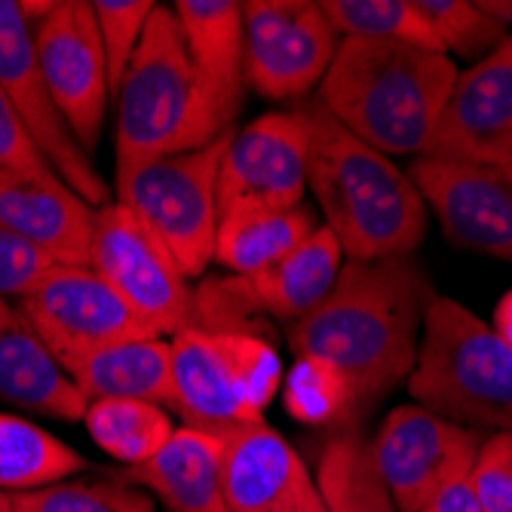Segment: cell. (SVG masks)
<instances>
[{
	"mask_svg": "<svg viewBox=\"0 0 512 512\" xmlns=\"http://www.w3.org/2000/svg\"><path fill=\"white\" fill-rule=\"evenodd\" d=\"M433 298L424 267L411 255L344 261L329 295L289 325L286 341L298 356L335 362L362 414L411 378Z\"/></svg>",
	"mask_w": 512,
	"mask_h": 512,
	"instance_id": "1",
	"label": "cell"
},
{
	"mask_svg": "<svg viewBox=\"0 0 512 512\" xmlns=\"http://www.w3.org/2000/svg\"><path fill=\"white\" fill-rule=\"evenodd\" d=\"M298 111L310 129L307 188L347 261L411 255L427 237V203L414 181L316 99Z\"/></svg>",
	"mask_w": 512,
	"mask_h": 512,
	"instance_id": "2",
	"label": "cell"
},
{
	"mask_svg": "<svg viewBox=\"0 0 512 512\" xmlns=\"http://www.w3.org/2000/svg\"><path fill=\"white\" fill-rule=\"evenodd\" d=\"M457 68L445 53L341 37L316 102L381 154H424Z\"/></svg>",
	"mask_w": 512,
	"mask_h": 512,
	"instance_id": "3",
	"label": "cell"
},
{
	"mask_svg": "<svg viewBox=\"0 0 512 512\" xmlns=\"http://www.w3.org/2000/svg\"><path fill=\"white\" fill-rule=\"evenodd\" d=\"M234 132L200 86L172 7H157L117 92V172Z\"/></svg>",
	"mask_w": 512,
	"mask_h": 512,
	"instance_id": "4",
	"label": "cell"
},
{
	"mask_svg": "<svg viewBox=\"0 0 512 512\" xmlns=\"http://www.w3.org/2000/svg\"><path fill=\"white\" fill-rule=\"evenodd\" d=\"M417 405L451 424L512 430V347L454 298H433L408 378Z\"/></svg>",
	"mask_w": 512,
	"mask_h": 512,
	"instance_id": "5",
	"label": "cell"
},
{
	"mask_svg": "<svg viewBox=\"0 0 512 512\" xmlns=\"http://www.w3.org/2000/svg\"><path fill=\"white\" fill-rule=\"evenodd\" d=\"M283 365L264 335L184 329L172 338V411L184 427L230 436L264 421Z\"/></svg>",
	"mask_w": 512,
	"mask_h": 512,
	"instance_id": "6",
	"label": "cell"
},
{
	"mask_svg": "<svg viewBox=\"0 0 512 512\" xmlns=\"http://www.w3.org/2000/svg\"><path fill=\"white\" fill-rule=\"evenodd\" d=\"M227 142L230 132L200 151L157 157L117 172V203L145 224L188 279L203 276L215 255L218 169Z\"/></svg>",
	"mask_w": 512,
	"mask_h": 512,
	"instance_id": "7",
	"label": "cell"
},
{
	"mask_svg": "<svg viewBox=\"0 0 512 512\" xmlns=\"http://www.w3.org/2000/svg\"><path fill=\"white\" fill-rule=\"evenodd\" d=\"M50 7L53 4L0 0V89L50 169L92 209H105L114 203L108 181L71 135L37 62L34 22L50 13Z\"/></svg>",
	"mask_w": 512,
	"mask_h": 512,
	"instance_id": "8",
	"label": "cell"
},
{
	"mask_svg": "<svg viewBox=\"0 0 512 512\" xmlns=\"http://www.w3.org/2000/svg\"><path fill=\"white\" fill-rule=\"evenodd\" d=\"M89 267L148 325L154 338H175L191 329L194 292L188 276L123 203L96 212Z\"/></svg>",
	"mask_w": 512,
	"mask_h": 512,
	"instance_id": "9",
	"label": "cell"
},
{
	"mask_svg": "<svg viewBox=\"0 0 512 512\" xmlns=\"http://www.w3.org/2000/svg\"><path fill=\"white\" fill-rule=\"evenodd\" d=\"M16 307L65 371L99 350L154 338L92 267L53 264Z\"/></svg>",
	"mask_w": 512,
	"mask_h": 512,
	"instance_id": "10",
	"label": "cell"
},
{
	"mask_svg": "<svg viewBox=\"0 0 512 512\" xmlns=\"http://www.w3.org/2000/svg\"><path fill=\"white\" fill-rule=\"evenodd\" d=\"M310 129L304 114L270 111L230 132L218 169V221L304 203Z\"/></svg>",
	"mask_w": 512,
	"mask_h": 512,
	"instance_id": "11",
	"label": "cell"
},
{
	"mask_svg": "<svg viewBox=\"0 0 512 512\" xmlns=\"http://www.w3.org/2000/svg\"><path fill=\"white\" fill-rule=\"evenodd\" d=\"M246 86L270 102L304 99L338 50V34L316 0H249L243 4Z\"/></svg>",
	"mask_w": 512,
	"mask_h": 512,
	"instance_id": "12",
	"label": "cell"
},
{
	"mask_svg": "<svg viewBox=\"0 0 512 512\" xmlns=\"http://www.w3.org/2000/svg\"><path fill=\"white\" fill-rule=\"evenodd\" d=\"M482 433L421 408H393L368 445L371 463L399 512H417L439 491L470 473Z\"/></svg>",
	"mask_w": 512,
	"mask_h": 512,
	"instance_id": "13",
	"label": "cell"
},
{
	"mask_svg": "<svg viewBox=\"0 0 512 512\" xmlns=\"http://www.w3.org/2000/svg\"><path fill=\"white\" fill-rule=\"evenodd\" d=\"M34 50L59 114L92 157L102 138L111 83L89 0H53L50 13L34 22Z\"/></svg>",
	"mask_w": 512,
	"mask_h": 512,
	"instance_id": "14",
	"label": "cell"
},
{
	"mask_svg": "<svg viewBox=\"0 0 512 512\" xmlns=\"http://www.w3.org/2000/svg\"><path fill=\"white\" fill-rule=\"evenodd\" d=\"M421 157L512 169V34L473 68L457 74Z\"/></svg>",
	"mask_w": 512,
	"mask_h": 512,
	"instance_id": "15",
	"label": "cell"
},
{
	"mask_svg": "<svg viewBox=\"0 0 512 512\" xmlns=\"http://www.w3.org/2000/svg\"><path fill=\"white\" fill-rule=\"evenodd\" d=\"M408 178L454 246L512 261V181L500 169L421 157Z\"/></svg>",
	"mask_w": 512,
	"mask_h": 512,
	"instance_id": "16",
	"label": "cell"
},
{
	"mask_svg": "<svg viewBox=\"0 0 512 512\" xmlns=\"http://www.w3.org/2000/svg\"><path fill=\"white\" fill-rule=\"evenodd\" d=\"M96 212L50 166L0 172V224L53 264L89 267Z\"/></svg>",
	"mask_w": 512,
	"mask_h": 512,
	"instance_id": "17",
	"label": "cell"
},
{
	"mask_svg": "<svg viewBox=\"0 0 512 512\" xmlns=\"http://www.w3.org/2000/svg\"><path fill=\"white\" fill-rule=\"evenodd\" d=\"M227 512H304L316 497V479L298 451L264 421L224 436Z\"/></svg>",
	"mask_w": 512,
	"mask_h": 512,
	"instance_id": "18",
	"label": "cell"
},
{
	"mask_svg": "<svg viewBox=\"0 0 512 512\" xmlns=\"http://www.w3.org/2000/svg\"><path fill=\"white\" fill-rule=\"evenodd\" d=\"M224 436L175 427L166 445L117 479L160 497L169 512H227L224 503Z\"/></svg>",
	"mask_w": 512,
	"mask_h": 512,
	"instance_id": "19",
	"label": "cell"
},
{
	"mask_svg": "<svg viewBox=\"0 0 512 512\" xmlns=\"http://www.w3.org/2000/svg\"><path fill=\"white\" fill-rule=\"evenodd\" d=\"M194 71L218 117L234 129L246 92V34L237 0H178L172 7Z\"/></svg>",
	"mask_w": 512,
	"mask_h": 512,
	"instance_id": "20",
	"label": "cell"
},
{
	"mask_svg": "<svg viewBox=\"0 0 512 512\" xmlns=\"http://www.w3.org/2000/svg\"><path fill=\"white\" fill-rule=\"evenodd\" d=\"M0 402L56 421H83L89 408L68 371L7 298H0Z\"/></svg>",
	"mask_w": 512,
	"mask_h": 512,
	"instance_id": "21",
	"label": "cell"
},
{
	"mask_svg": "<svg viewBox=\"0 0 512 512\" xmlns=\"http://www.w3.org/2000/svg\"><path fill=\"white\" fill-rule=\"evenodd\" d=\"M68 378L86 402L132 399L172 408V344L138 338L77 362Z\"/></svg>",
	"mask_w": 512,
	"mask_h": 512,
	"instance_id": "22",
	"label": "cell"
},
{
	"mask_svg": "<svg viewBox=\"0 0 512 512\" xmlns=\"http://www.w3.org/2000/svg\"><path fill=\"white\" fill-rule=\"evenodd\" d=\"M313 230L316 212L304 203L276 212H246L221 218L212 261L234 270V276H249L295 252Z\"/></svg>",
	"mask_w": 512,
	"mask_h": 512,
	"instance_id": "23",
	"label": "cell"
},
{
	"mask_svg": "<svg viewBox=\"0 0 512 512\" xmlns=\"http://www.w3.org/2000/svg\"><path fill=\"white\" fill-rule=\"evenodd\" d=\"M89 460L25 417L0 414V491H37L86 473Z\"/></svg>",
	"mask_w": 512,
	"mask_h": 512,
	"instance_id": "24",
	"label": "cell"
},
{
	"mask_svg": "<svg viewBox=\"0 0 512 512\" xmlns=\"http://www.w3.org/2000/svg\"><path fill=\"white\" fill-rule=\"evenodd\" d=\"M313 479L332 512H399L371 463L368 442L356 433L325 442Z\"/></svg>",
	"mask_w": 512,
	"mask_h": 512,
	"instance_id": "25",
	"label": "cell"
},
{
	"mask_svg": "<svg viewBox=\"0 0 512 512\" xmlns=\"http://www.w3.org/2000/svg\"><path fill=\"white\" fill-rule=\"evenodd\" d=\"M83 424L92 442L120 460L123 467H138V463L151 460L175 430L166 408L132 399L89 402Z\"/></svg>",
	"mask_w": 512,
	"mask_h": 512,
	"instance_id": "26",
	"label": "cell"
},
{
	"mask_svg": "<svg viewBox=\"0 0 512 512\" xmlns=\"http://www.w3.org/2000/svg\"><path fill=\"white\" fill-rule=\"evenodd\" d=\"M322 13L338 37H365L445 53L417 0H322Z\"/></svg>",
	"mask_w": 512,
	"mask_h": 512,
	"instance_id": "27",
	"label": "cell"
},
{
	"mask_svg": "<svg viewBox=\"0 0 512 512\" xmlns=\"http://www.w3.org/2000/svg\"><path fill=\"white\" fill-rule=\"evenodd\" d=\"M286 411L304 427L353 424L359 414L353 387L344 371L322 356H298L283 381Z\"/></svg>",
	"mask_w": 512,
	"mask_h": 512,
	"instance_id": "28",
	"label": "cell"
},
{
	"mask_svg": "<svg viewBox=\"0 0 512 512\" xmlns=\"http://www.w3.org/2000/svg\"><path fill=\"white\" fill-rule=\"evenodd\" d=\"M16 512H154L145 491L123 485L120 479L105 482H59L37 491L13 494Z\"/></svg>",
	"mask_w": 512,
	"mask_h": 512,
	"instance_id": "29",
	"label": "cell"
},
{
	"mask_svg": "<svg viewBox=\"0 0 512 512\" xmlns=\"http://www.w3.org/2000/svg\"><path fill=\"white\" fill-rule=\"evenodd\" d=\"M417 10L430 22L445 56L457 53L467 59H485L509 34L473 0H417Z\"/></svg>",
	"mask_w": 512,
	"mask_h": 512,
	"instance_id": "30",
	"label": "cell"
},
{
	"mask_svg": "<svg viewBox=\"0 0 512 512\" xmlns=\"http://www.w3.org/2000/svg\"><path fill=\"white\" fill-rule=\"evenodd\" d=\"M154 10H157L154 0H92V13H96L102 50L108 62L111 99H117L123 74L138 50V40H142Z\"/></svg>",
	"mask_w": 512,
	"mask_h": 512,
	"instance_id": "31",
	"label": "cell"
},
{
	"mask_svg": "<svg viewBox=\"0 0 512 512\" xmlns=\"http://www.w3.org/2000/svg\"><path fill=\"white\" fill-rule=\"evenodd\" d=\"M467 482L482 512H512V433L482 439Z\"/></svg>",
	"mask_w": 512,
	"mask_h": 512,
	"instance_id": "32",
	"label": "cell"
},
{
	"mask_svg": "<svg viewBox=\"0 0 512 512\" xmlns=\"http://www.w3.org/2000/svg\"><path fill=\"white\" fill-rule=\"evenodd\" d=\"M53 261L0 224V298H22Z\"/></svg>",
	"mask_w": 512,
	"mask_h": 512,
	"instance_id": "33",
	"label": "cell"
},
{
	"mask_svg": "<svg viewBox=\"0 0 512 512\" xmlns=\"http://www.w3.org/2000/svg\"><path fill=\"white\" fill-rule=\"evenodd\" d=\"M25 166H50L31 142V135L13 105L0 89V172L4 169H25Z\"/></svg>",
	"mask_w": 512,
	"mask_h": 512,
	"instance_id": "34",
	"label": "cell"
},
{
	"mask_svg": "<svg viewBox=\"0 0 512 512\" xmlns=\"http://www.w3.org/2000/svg\"><path fill=\"white\" fill-rule=\"evenodd\" d=\"M417 512H482L479 500L473 497V488L467 482V476L451 482L445 491H439L427 506H421Z\"/></svg>",
	"mask_w": 512,
	"mask_h": 512,
	"instance_id": "35",
	"label": "cell"
},
{
	"mask_svg": "<svg viewBox=\"0 0 512 512\" xmlns=\"http://www.w3.org/2000/svg\"><path fill=\"white\" fill-rule=\"evenodd\" d=\"M491 329L512 347V289L500 298L497 310H494V325Z\"/></svg>",
	"mask_w": 512,
	"mask_h": 512,
	"instance_id": "36",
	"label": "cell"
},
{
	"mask_svg": "<svg viewBox=\"0 0 512 512\" xmlns=\"http://www.w3.org/2000/svg\"><path fill=\"white\" fill-rule=\"evenodd\" d=\"M476 4H479L494 22H500L503 28L512 22V4H506V0H476Z\"/></svg>",
	"mask_w": 512,
	"mask_h": 512,
	"instance_id": "37",
	"label": "cell"
},
{
	"mask_svg": "<svg viewBox=\"0 0 512 512\" xmlns=\"http://www.w3.org/2000/svg\"><path fill=\"white\" fill-rule=\"evenodd\" d=\"M304 512H332V509H329V506H325V500H322V494L316 491V497H313V500L307 503V509H304Z\"/></svg>",
	"mask_w": 512,
	"mask_h": 512,
	"instance_id": "38",
	"label": "cell"
},
{
	"mask_svg": "<svg viewBox=\"0 0 512 512\" xmlns=\"http://www.w3.org/2000/svg\"><path fill=\"white\" fill-rule=\"evenodd\" d=\"M0 512H16V506H13V494H4V491H0Z\"/></svg>",
	"mask_w": 512,
	"mask_h": 512,
	"instance_id": "39",
	"label": "cell"
},
{
	"mask_svg": "<svg viewBox=\"0 0 512 512\" xmlns=\"http://www.w3.org/2000/svg\"><path fill=\"white\" fill-rule=\"evenodd\" d=\"M500 172H503V175H506V178L512 181V169H500Z\"/></svg>",
	"mask_w": 512,
	"mask_h": 512,
	"instance_id": "40",
	"label": "cell"
}]
</instances>
